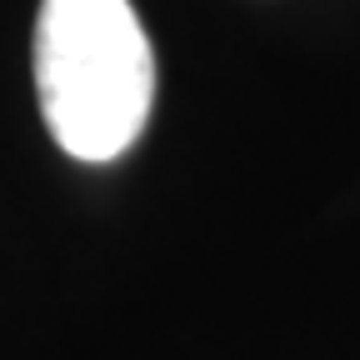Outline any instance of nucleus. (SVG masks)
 Here are the masks:
<instances>
[{
    "label": "nucleus",
    "mask_w": 360,
    "mask_h": 360,
    "mask_svg": "<svg viewBox=\"0 0 360 360\" xmlns=\"http://www.w3.org/2000/svg\"><path fill=\"white\" fill-rule=\"evenodd\" d=\"M35 96L65 155L101 165L135 146L155 105V51L130 0H40Z\"/></svg>",
    "instance_id": "nucleus-1"
}]
</instances>
